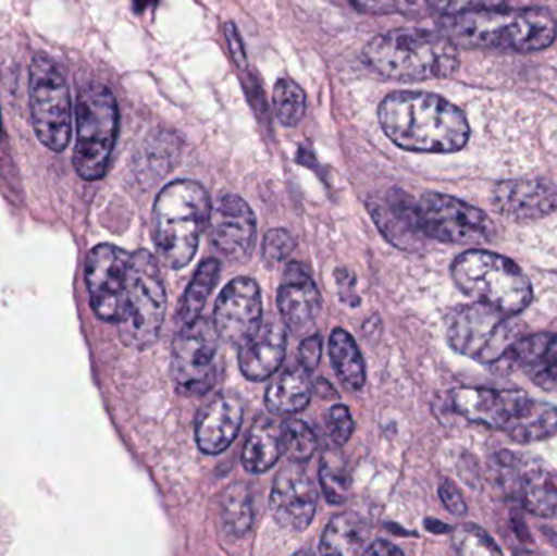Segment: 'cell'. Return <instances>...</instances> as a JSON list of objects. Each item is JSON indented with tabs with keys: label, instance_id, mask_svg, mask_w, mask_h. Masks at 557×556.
Segmentation results:
<instances>
[{
	"label": "cell",
	"instance_id": "6da1fadb",
	"mask_svg": "<svg viewBox=\"0 0 557 556\" xmlns=\"http://www.w3.org/2000/svg\"><path fill=\"white\" fill-rule=\"evenodd\" d=\"M379 118L388 139L411 152H458L470 139L463 111L438 95L396 91L382 101Z\"/></svg>",
	"mask_w": 557,
	"mask_h": 556
},
{
	"label": "cell",
	"instance_id": "7a4b0ae2",
	"mask_svg": "<svg viewBox=\"0 0 557 556\" xmlns=\"http://www.w3.org/2000/svg\"><path fill=\"white\" fill-rule=\"evenodd\" d=\"M442 33L457 46L535 52L557 36L555 16L543 9H487L448 15Z\"/></svg>",
	"mask_w": 557,
	"mask_h": 556
},
{
	"label": "cell",
	"instance_id": "3957f363",
	"mask_svg": "<svg viewBox=\"0 0 557 556\" xmlns=\"http://www.w3.org/2000/svg\"><path fill=\"white\" fill-rule=\"evenodd\" d=\"M455 410L483 427L507 434L520 444L536 443L557 434V408L525 392L465 387L451 394Z\"/></svg>",
	"mask_w": 557,
	"mask_h": 556
},
{
	"label": "cell",
	"instance_id": "277c9868",
	"mask_svg": "<svg viewBox=\"0 0 557 556\" xmlns=\"http://www.w3.org/2000/svg\"><path fill=\"white\" fill-rule=\"evenodd\" d=\"M367 61L380 74L396 81L447 78L460 65L458 48L442 32L392 29L366 46Z\"/></svg>",
	"mask_w": 557,
	"mask_h": 556
},
{
	"label": "cell",
	"instance_id": "5b68a950",
	"mask_svg": "<svg viewBox=\"0 0 557 556\" xmlns=\"http://www.w3.org/2000/svg\"><path fill=\"white\" fill-rule=\"evenodd\" d=\"M211 198L205 186L191 180L170 183L157 196L152 235L160 260L170 270L188 267L208 227Z\"/></svg>",
	"mask_w": 557,
	"mask_h": 556
},
{
	"label": "cell",
	"instance_id": "8992f818",
	"mask_svg": "<svg viewBox=\"0 0 557 556\" xmlns=\"http://www.w3.org/2000/svg\"><path fill=\"white\" fill-rule=\"evenodd\" d=\"M166 293L159 263L150 251L131 255L121 300V339L131 348L146 349L159 339L165 322Z\"/></svg>",
	"mask_w": 557,
	"mask_h": 556
},
{
	"label": "cell",
	"instance_id": "52a82bcc",
	"mask_svg": "<svg viewBox=\"0 0 557 556\" xmlns=\"http://www.w3.org/2000/svg\"><path fill=\"white\" fill-rule=\"evenodd\" d=\"M451 276L467 296L506 316H517L533 299L529 277L509 258L493 251H465L455 260Z\"/></svg>",
	"mask_w": 557,
	"mask_h": 556
},
{
	"label": "cell",
	"instance_id": "ba28073f",
	"mask_svg": "<svg viewBox=\"0 0 557 556\" xmlns=\"http://www.w3.org/2000/svg\"><path fill=\"white\" fill-rule=\"evenodd\" d=\"M77 139L74 166L84 180H98L107 173L117 134V107L110 88L90 84L77 98Z\"/></svg>",
	"mask_w": 557,
	"mask_h": 556
},
{
	"label": "cell",
	"instance_id": "9c48e42d",
	"mask_svg": "<svg viewBox=\"0 0 557 556\" xmlns=\"http://www.w3.org/2000/svg\"><path fill=\"white\" fill-rule=\"evenodd\" d=\"M447 339L460 355L481 365H496L520 338L519 329L510 322V316L478 302L451 313Z\"/></svg>",
	"mask_w": 557,
	"mask_h": 556
},
{
	"label": "cell",
	"instance_id": "30bf717a",
	"mask_svg": "<svg viewBox=\"0 0 557 556\" xmlns=\"http://www.w3.org/2000/svg\"><path fill=\"white\" fill-rule=\"evenodd\" d=\"M29 111L42 146L62 152L72 134L71 94L61 71L45 55H36L29 65Z\"/></svg>",
	"mask_w": 557,
	"mask_h": 556
},
{
	"label": "cell",
	"instance_id": "8fae6325",
	"mask_svg": "<svg viewBox=\"0 0 557 556\" xmlns=\"http://www.w3.org/2000/svg\"><path fill=\"white\" fill-rule=\"evenodd\" d=\"M219 336L214 323L199 319L183 325L173 342L172 378L185 397H205L218 381Z\"/></svg>",
	"mask_w": 557,
	"mask_h": 556
},
{
	"label": "cell",
	"instance_id": "7c38bea8",
	"mask_svg": "<svg viewBox=\"0 0 557 556\" xmlns=\"http://www.w3.org/2000/svg\"><path fill=\"white\" fill-rule=\"evenodd\" d=\"M418 221L422 234L445 244H481L494 232L486 212L441 193H428L419 199Z\"/></svg>",
	"mask_w": 557,
	"mask_h": 556
},
{
	"label": "cell",
	"instance_id": "4fadbf2b",
	"mask_svg": "<svg viewBox=\"0 0 557 556\" xmlns=\"http://www.w3.org/2000/svg\"><path fill=\"white\" fill-rule=\"evenodd\" d=\"M504 489L540 518L557 515V473L545 462L504 450L499 456Z\"/></svg>",
	"mask_w": 557,
	"mask_h": 556
},
{
	"label": "cell",
	"instance_id": "5bb4252c",
	"mask_svg": "<svg viewBox=\"0 0 557 556\" xmlns=\"http://www.w3.org/2000/svg\"><path fill=\"white\" fill-rule=\"evenodd\" d=\"M263 322V297L251 277H235L215 302L214 326L221 339L242 346L257 335Z\"/></svg>",
	"mask_w": 557,
	"mask_h": 556
},
{
	"label": "cell",
	"instance_id": "9a60e30c",
	"mask_svg": "<svg viewBox=\"0 0 557 556\" xmlns=\"http://www.w3.org/2000/svg\"><path fill=\"white\" fill-rule=\"evenodd\" d=\"M209 242L228 261L248 260L257 240V219L244 198L224 195L211 208Z\"/></svg>",
	"mask_w": 557,
	"mask_h": 556
},
{
	"label": "cell",
	"instance_id": "2e32d148",
	"mask_svg": "<svg viewBox=\"0 0 557 556\" xmlns=\"http://www.w3.org/2000/svg\"><path fill=\"white\" fill-rule=\"evenodd\" d=\"M129 260L131 254L110 244L98 245L88 255L85 276L91 307L104 322H117Z\"/></svg>",
	"mask_w": 557,
	"mask_h": 556
},
{
	"label": "cell",
	"instance_id": "e0dca14e",
	"mask_svg": "<svg viewBox=\"0 0 557 556\" xmlns=\"http://www.w3.org/2000/svg\"><path fill=\"white\" fill-rule=\"evenodd\" d=\"M270 503L271 515L281 528L300 532L311 524L317 512L318 493L300 464H292L278 472Z\"/></svg>",
	"mask_w": 557,
	"mask_h": 556
},
{
	"label": "cell",
	"instance_id": "ac0fdd59",
	"mask_svg": "<svg viewBox=\"0 0 557 556\" xmlns=\"http://www.w3.org/2000/svg\"><path fill=\"white\" fill-rule=\"evenodd\" d=\"M493 206L510 221H536L556 211L557 189L542 180H507L494 188Z\"/></svg>",
	"mask_w": 557,
	"mask_h": 556
},
{
	"label": "cell",
	"instance_id": "d6986e66",
	"mask_svg": "<svg viewBox=\"0 0 557 556\" xmlns=\"http://www.w3.org/2000/svg\"><path fill=\"white\" fill-rule=\"evenodd\" d=\"M244 423V405L235 395L221 394L202 408L196 423V443L209 456L224 453L237 440Z\"/></svg>",
	"mask_w": 557,
	"mask_h": 556
},
{
	"label": "cell",
	"instance_id": "ffe728a7",
	"mask_svg": "<svg viewBox=\"0 0 557 556\" xmlns=\"http://www.w3.org/2000/svg\"><path fill=\"white\" fill-rule=\"evenodd\" d=\"M277 306L282 320L292 332L301 333L313 325L320 312L321 296L301 264H288L278 287Z\"/></svg>",
	"mask_w": 557,
	"mask_h": 556
},
{
	"label": "cell",
	"instance_id": "44dd1931",
	"mask_svg": "<svg viewBox=\"0 0 557 556\" xmlns=\"http://www.w3.org/2000/svg\"><path fill=\"white\" fill-rule=\"evenodd\" d=\"M500 362L520 369L543 387H557V335L540 333L517 339L496 365Z\"/></svg>",
	"mask_w": 557,
	"mask_h": 556
},
{
	"label": "cell",
	"instance_id": "7402d4cb",
	"mask_svg": "<svg viewBox=\"0 0 557 556\" xmlns=\"http://www.w3.org/2000/svg\"><path fill=\"white\" fill-rule=\"evenodd\" d=\"M373 221L382 234L398 247L411 245L419 235H424L419 227L418 202L401 189L393 188L385 201L369 202Z\"/></svg>",
	"mask_w": 557,
	"mask_h": 556
},
{
	"label": "cell",
	"instance_id": "603a6c76",
	"mask_svg": "<svg viewBox=\"0 0 557 556\" xmlns=\"http://www.w3.org/2000/svg\"><path fill=\"white\" fill-rule=\"evenodd\" d=\"M287 336L276 325L261 326L253 338L242 345L240 371L248 381L263 382L276 374L285 358Z\"/></svg>",
	"mask_w": 557,
	"mask_h": 556
},
{
	"label": "cell",
	"instance_id": "cb8c5ba5",
	"mask_svg": "<svg viewBox=\"0 0 557 556\" xmlns=\"http://www.w3.org/2000/svg\"><path fill=\"white\" fill-rule=\"evenodd\" d=\"M310 378L300 365L282 372L264 395V404L274 415L298 413L310 405Z\"/></svg>",
	"mask_w": 557,
	"mask_h": 556
},
{
	"label": "cell",
	"instance_id": "d4e9b609",
	"mask_svg": "<svg viewBox=\"0 0 557 556\" xmlns=\"http://www.w3.org/2000/svg\"><path fill=\"white\" fill-rule=\"evenodd\" d=\"M369 547V526L360 516L344 512L336 516L324 529L321 554L360 555Z\"/></svg>",
	"mask_w": 557,
	"mask_h": 556
},
{
	"label": "cell",
	"instance_id": "484cf974",
	"mask_svg": "<svg viewBox=\"0 0 557 556\" xmlns=\"http://www.w3.org/2000/svg\"><path fill=\"white\" fill-rule=\"evenodd\" d=\"M282 454V424L273 420H261L248 436L242 462L247 472L264 473L276 466Z\"/></svg>",
	"mask_w": 557,
	"mask_h": 556
},
{
	"label": "cell",
	"instance_id": "4316f807",
	"mask_svg": "<svg viewBox=\"0 0 557 556\" xmlns=\"http://www.w3.org/2000/svg\"><path fill=\"white\" fill-rule=\"evenodd\" d=\"M330 356L339 381L350 391H360L366 384V362L346 330L336 329L331 333Z\"/></svg>",
	"mask_w": 557,
	"mask_h": 556
},
{
	"label": "cell",
	"instance_id": "83f0119b",
	"mask_svg": "<svg viewBox=\"0 0 557 556\" xmlns=\"http://www.w3.org/2000/svg\"><path fill=\"white\" fill-rule=\"evenodd\" d=\"M219 274H221V263H219V260H215V258L206 260L205 263L198 268L195 277L191 280V284H189L188 289H186L185 297H183L182 307H180V322H182L183 325L199 319L206 302H208L209 296H211L215 284H218Z\"/></svg>",
	"mask_w": 557,
	"mask_h": 556
},
{
	"label": "cell",
	"instance_id": "f1b7e54d",
	"mask_svg": "<svg viewBox=\"0 0 557 556\" xmlns=\"http://www.w3.org/2000/svg\"><path fill=\"white\" fill-rule=\"evenodd\" d=\"M222 521L225 529L235 538H242L250 531L253 522V505H251L250 492L244 485L231 486L225 493Z\"/></svg>",
	"mask_w": 557,
	"mask_h": 556
},
{
	"label": "cell",
	"instance_id": "f546056e",
	"mask_svg": "<svg viewBox=\"0 0 557 556\" xmlns=\"http://www.w3.org/2000/svg\"><path fill=\"white\" fill-rule=\"evenodd\" d=\"M282 446L292 464H305L317 450L318 440L307 423L300 420H288L282 424Z\"/></svg>",
	"mask_w": 557,
	"mask_h": 556
},
{
	"label": "cell",
	"instance_id": "4dcf8cb0",
	"mask_svg": "<svg viewBox=\"0 0 557 556\" xmlns=\"http://www.w3.org/2000/svg\"><path fill=\"white\" fill-rule=\"evenodd\" d=\"M274 111L284 126H297L307 110L305 91L295 82L278 81L273 94Z\"/></svg>",
	"mask_w": 557,
	"mask_h": 556
},
{
	"label": "cell",
	"instance_id": "1f68e13d",
	"mask_svg": "<svg viewBox=\"0 0 557 556\" xmlns=\"http://www.w3.org/2000/svg\"><path fill=\"white\" fill-rule=\"evenodd\" d=\"M455 548L461 555H500V548L483 529L473 524L460 526L454 535Z\"/></svg>",
	"mask_w": 557,
	"mask_h": 556
},
{
	"label": "cell",
	"instance_id": "d6a6232c",
	"mask_svg": "<svg viewBox=\"0 0 557 556\" xmlns=\"http://www.w3.org/2000/svg\"><path fill=\"white\" fill-rule=\"evenodd\" d=\"M320 485L323 490L324 498L331 505L339 506L349 498L350 482L346 470L334 462L324 460L320 469Z\"/></svg>",
	"mask_w": 557,
	"mask_h": 556
},
{
	"label": "cell",
	"instance_id": "836d02e7",
	"mask_svg": "<svg viewBox=\"0 0 557 556\" xmlns=\"http://www.w3.org/2000/svg\"><path fill=\"white\" fill-rule=\"evenodd\" d=\"M327 437L334 446H344L354 433V420L350 417L349 408L344 405H336L326 413L324 420Z\"/></svg>",
	"mask_w": 557,
	"mask_h": 556
},
{
	"label": "cell",
	"instance_id": "e575fe53",
	"mask_svg": "<svg viewBox=\"0 0 557 556\" xmlns=\"http://www.w3.org/2000/svg\"><path fill=\"white\" fill-rule=\"evenodd\" d=\"M295 240L285 228H273L268 232L263 244V260L268 267L274 268L285 260L294 250Z\"/></svg>",
	"mask_w": 557,
	"mask_h": 556
},
{
	"label": "cell",
	"instance_id": "d590c367",
	"mask_svg": "<svg viewBox=\"0 0 557 556\" xmlns=\"http://www.w3.org/2000/svg\"><path fill=\"white\" fill-rule=\"evenodd\" d=\"M429 5L444 15L474 12V10L496 9L509 0H428Z\"/></svg>",
	"mask_w": 557,
	"mask_h": 556
},
{
	"label": "cell",
	"instance_id": "8d00e7d4",
	"mask_svg": "<svg viewBox=\"0 0 557 556\" xmlns=\"http://www.w3.org/2000/svg\"><path fill=\"white\" fill-rule=\"evenodd\" d=\"M321 345L323 342H321L320 335L308 336L301 342L300 348H298V365L305 371L313 372L320 365Z\"/></svg>",
	"mask_w": 557,
	"mask_h": 556
},
{
	"label": "cell",
	"instance_id": "74e56055",
	"mask_svg": "<svg viewBox=\"0 0 557 556\" xmlns=\"http://www.w3.org/2000/svg\"><path fill=\"white\" fill-rule=\"evenodd\" d=\"M356 9L367 13H395L405 9L409 0H350Z\"/></svg>",
	"mask_w": 557,
	"mask_h": 556
},
{
	"label": "cell",
	"instance_id": "f35d334b",
	"mask_svg": "<svg viewBox=\"0 0 557 556\" xmlns=\"http://www.w3.org/2000/svg\"><path fill=\"white\" fill-rule=\"evenodd\" d=\"M438 495H441L442 503H444L445 508L455 516H465L467 515V505H465L463 496L460 495L457 489H455L454 483L444 482L441 485V490H438Z\"/></svg>",
	"mask_w": 557,
	"mask_h": 556
},
{
	"label": "cell",
	"instance_id": "ab89813d",
	"mask_svg": "<svg viewBox=\"0 0 557 556\" xmlns=\"http://www.w3.org/2000/svg\"><path fill=\"white\" fill-rule=\"evenodd\" d=\"M225 33H227V38L231 39V48L232 52H234L235 59H237L238 64L247 65V55H245L244 45H242L240 35H238L237 29L232 23H228L225 26Z\"/></svg>",
	"mask_w": 557,
	"mask_h": 556
},
{
	"label": "cell",
	"instance_id": "60d3db41",
	"mask_svg": "<svg viewBox=\"0 0 557 556\" xmlns=\"http://www.w3.org/2000/svg\"><path fill=\"white\" fill-rule=\"evenodd\" d=\"M366 555H403V551L396 547V545L389 544V542L375 541L367 547Z\"/></svg>",
	"mask_w": 557,
	"mask_h": 556
}]
</instances>
